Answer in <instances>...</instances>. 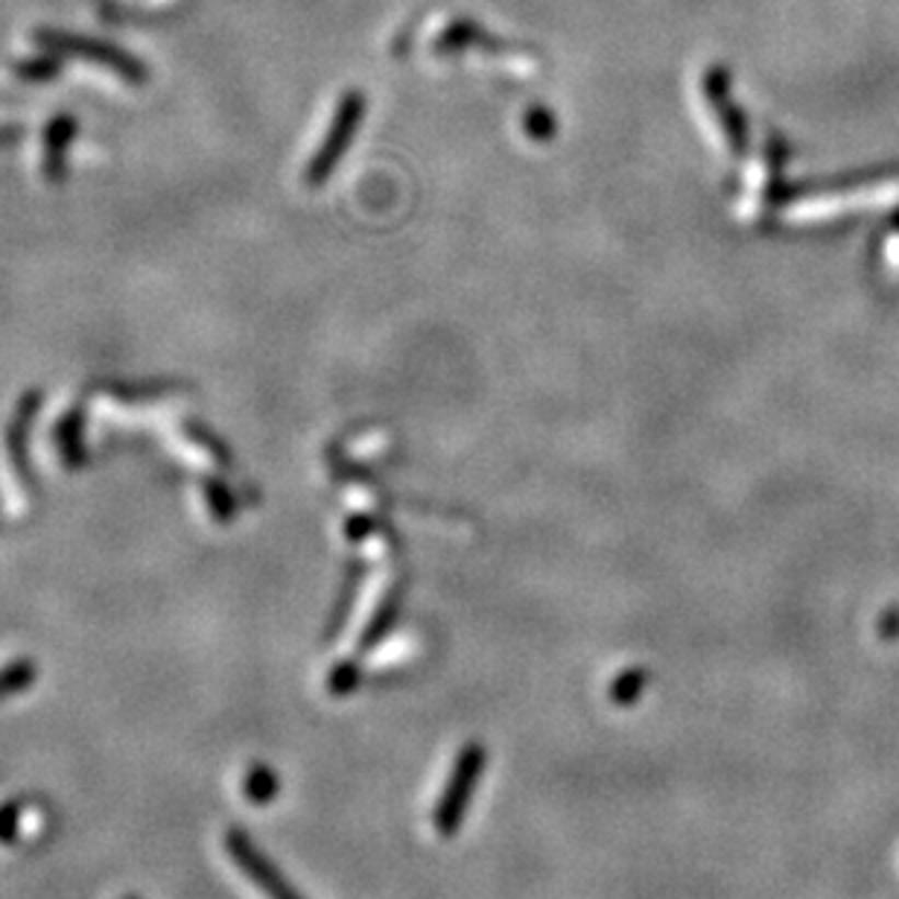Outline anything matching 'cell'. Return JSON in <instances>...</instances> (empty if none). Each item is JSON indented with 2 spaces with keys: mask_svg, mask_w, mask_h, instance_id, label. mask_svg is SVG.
I'll list each match as a JSON object with an SVG mask.
<instances>
[{
  "mask_svg": "<svg viewBox=\"0 0 899 899\" xmlns=\"http://www.w3.org/2000/svg\"><path fill=\"white\" fill-rule=\"evenodd\" d=\"M485 762H488V753H485V745L482 742H468L459 751L453 769H450V777L445 783V792L438 797L436 812H433V823H436L438 835L450 839V835L459 832L464 812L471 806L473 788L480 786L482 774H485Z\"/></svg>",
  "mask_w": 899,
  "mask_h": 899,
  "instance_id": "6da1fadb",
  "label": "cell"
},
{
  "mask_svg": "<svg viewBox=\"0 0 899 899\" xmlns=\"http://www.w3.org/2000/svg\"><path fill=\"white\" fill-rule=\"evenodd\" d=\"M226 853L234 867L257 888L266 899H304L296 891V885L280 874V867L263 853L243 830L226 832Z\"/></svg>",
  "mask_w": 899,
  "mask_h": 899,
  "instance_id": "7a4b0ae2",
  "label": "cell"
},
{
  "mask_svg": "<svg viewBox=\"0 0 899 899\" xmlns=\"http://www.w3.org/2000/svg\"><path fill=\"white\" fill-rule=\"evenodd\" d=\"M35 42L42 44L44 50L53 53H73V56H82L88 61H96V65H105V68L117 70L123 79L129 82H143L147 79V70L140 65L135 56H129L120 47L114 44H105L100 38H88V35H70L61 33V30H42L35 33Z\"/></svg>",
  "mask_w": 899,
  "mask_h": 899,
  "instance_id": "3957f363",
  "label": "cell"
},
{
  "mask_svg": "<svg viewBox=\"0 0 899 899\" xmlns=\"http://www.w3.org/2000/svg\"><path fill=\"white\" fill-rule=\"evenodd\" d=\"M648 687V672L646 669H629L622 672L616 681L611 683V699L620 704V707H631L634 701L646 692Z\"/></svg>",
  "mask_w": 899,
  "mask_h": 899,
  "instance_id": "277c9868",
  "label": "cell"
},
{
  "mask_svg": "<svg viewBox=\"0 0 899 899\" xmlns=\"http://www.w3.org/2000/svg\"><path fill=\"white\" fill-rule=\"evenodd\" d=\"M245 795L252 804H269L272 797L278 795V777L275 771L266 769V765H254L245 777Z\"/></svg>",
  "mask_w": 899,
  "mask_h": 899,
  "instance_id": "5b68a950",
  "label": "cell"
},
{
  "mask_svg": "<svg viewBox=\"0 0 899 899\" xmlns=\"http://www.w3.org/2000/svg\"><path fill=\"white\" fill-rule=\"evenodd\" d=\"M357 683H359V669L354 664H345V666H339V669H333L327 690H331L333 695H348L350 690H357Z\"/></svg>",
  "mask_w": 899,
  "mask_h": 899,
  "instance_id": "8992f818",
  "label": "cell"
},
{
  "mask_svg": "<svg viewBox=\"0 0 899 899\" xmlns=\"http://www.w3.org/2000/svg\"><path fill=\"white\" fill-rule=\"evenodd\" d=\"M59 70V61H53L50 56H42V59H30L24 65H18V73L24 79H50L56 77Z\"/></svg>",
  "mask_w": 899,
  "mask_h": 899,
  "instance_id": "52a82bcc",
  "label": "cell"
},
{
  "mask_svg": "<svg viewBox=\"0 0 899 899\" xmlns=\"http://www.w3.org/2000/svg\"><path fill=\"white\" fill-rule=\"evenodd\" d=\"M123 899H135V897H123Z\"/></svg>",
  "mask_w": 899,
  "mask_h": 899,
  "instance_id": "ba28073f",
  "label": "cell"
}]
</instances>
